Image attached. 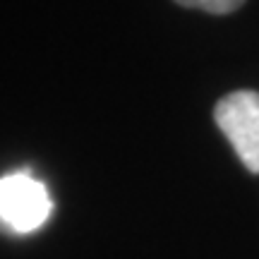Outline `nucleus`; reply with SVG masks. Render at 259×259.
I'll list each match as a JSON object with an SVG mask.
<instances>
[{"label":"nucleus","mask_w":259,"mask_h":259,"mask_svg":"<svg viewBox=\"0 0 259 259\" xmlns=\"http://www.w3.org/2000/svg\"><path fill=\"white\" fill-rule=\"evenodd\" d=\"M213 120L250 173H259V94L233 92L213 108Z\"/></svg>","instance_id":"f257e3e1"},{"label":"nucleus","mask_w":259,"mask_h":259,"mask_svg":"<svg viewBox=\"0 0 259 259\" xmlns=\"http://www.w3.org/2000/svg\"><path fill=\"white\" fill-rule=\"evenodd\" d=\"M53 202L46 185L29 173L0 178V221L15 233H31L51 216Z\"/></svg>","instance_id":"f03ea898"},{"label":"nucleus","mask_w":259,"mask_h":259,"mask_svg":"<svg viewBox=\"0 0 259 259\" xmlns=\"http://www.w3.org/2000/svg\"><path fill=\"white\" fill-rule=\"evenodd\" d=\"M176 3L183 8L204 10V12H211V15H228V12L240 8L245 0H176Z\"/></svg>","instance_id":"7ed1b4c3"}]
</instances>
